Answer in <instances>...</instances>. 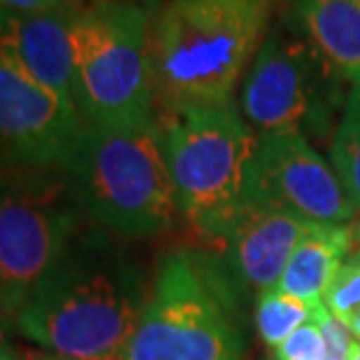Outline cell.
I'll return each mask as SVG.
<instances>
[{
    "label": "cell",
    "instance_id": "ffe728a7",
    "mask_svg": "<svg viewBox=\"0 0 360 360\" xmlns=\"http://www.w3.org/2000/svg\"><path fill=\"white\" fill-rule=\"evenodd\" d=\"M0 360H17V356H14V351L10 347V342L5 340L3 333H0Z\"/></svg>",
    "mask_w": 360,
    "mask_h": 360
},
{
    "label": "cell",
    "instance_id": "30bf717a",
    "mask_svg": "<svg viewBox=\"0 0 360 360\" xmlns=\"http://www.w3.org/2000/svg\"><path fill=\"white\" fill-rule=\"evenodd\" d=\"M323 75H335L309 40L274 28L260 44L242 89V112L260 133L297 130L321 101Z\"/></svg>",
    "mask_w": 360,
    "mask_h": 360
},
{
    "label": "cell",
    "instance_id": "9a60e30c",
    "mask_svg": "<svg viewBox=\"0 0 360 360\" xmlns=\"http://www.w3.org/2000/svg\"><path fill=\"white\" fill-rule=\"evenodd\" d=\"M314 309L297 297L283 293L279 288L265 290L258 297L256 307V328L267 347H281L297 328L311 321Z\"/></svg>",
    "mask_w": 360,
    "mask_h": 360
},
{
    "label": "cell",
    "instance_id": "7c38bea8",
    "mask_svg": "<svg viewBox=\"0 0 360 360\" xmlns=\"http://www.w3.org/2000/svg\"><path fill=\"white\" fill-rule=\"evenodd\" d=\"M311 226L309 221L290 214L244 202L221 237L231 247L237 274L249 286L265 293L277 288L290 256Z\"/></svg>",
    "mask_w": 360,
    "mask_h": 360
},
{
    "label": "cell",
    "instance_id": "8992f818",
    "mask_svg": "<svg viewBox=\"0 0 360 360\" xmlns=\"http://www.w3.org/2000/svg\"><path fill=\"white\" fill-rule=\"evenodd\" d=\"M70 184L0 170V319H17L77 240Z\"/></svg>",
    "mask_w": 360,
    "mask_h": 360
},
{
    "label": "cell",
    "instance_id": "7402d4cb",
    "mask_svg": "<svg viewBox=\"0 0 360 360\" xmlns=\"http://www.w3.org/2000/svg\"><path fill=\"white\" fill-rule=\"evenodd\" d=\"M349 228H351V235H354V240L360 242V214H358V217H354V221L349 224Z\"/></svg>",
    "mask_w": 360,
    "mask_h": 360
},
{
    "label": "cell",
    "instance_id": "3957f363",
    "mask_svg": "<svg viewBox=\"0 0 360 360\" xmlns=\"http://www.w3.org/2000/svg\"><path fill=\"white\" fill-rule=\"evenodd\" d=\"M65 170L82 210L119 235L163 233L179 212L156 121L126 128L86 124Z\"/></svg>",
    "mask_w": 360,
    "mask_h": 360
},
{
    "label": "cell",
    "instance_id": "5b68a950",
    "mask_svg": "<svg viewBox=\"0 0 360 360\" xmlns=\"http://www.w3.org/2000/svg\"><path fill=\"white\" fill-rule=\"evenodd\" d=\"M156 124L179 212L221 235L244 205L258 140L233 103L160 112Z\"/></svg>",
    "mask_w": 360,
    "mask_h": 360
},
{
    "label": "cell",
    "instance_id": "52a82bcc",
    "mask_svg": "<svg viewBox=\"0 0 360 360\" xmlns=\"http://www.w3.org/2000/svg\"><path fill=\"white\" fill-rule=\"evenodd\" d=\"M124 360H240L231 321L188 256L163 260Z\"/></svg>",
    "mask_w": 360,
    "mask_h": 360
},
{
    "label": "cell",
    "instance_id": "7a4b0ae2",
    "mask_svg": "<svg viewBox=\"0 0 360 360\" xmlns=\"http://www.w3.org/2000/svg\"><path fill=\"white\" fill-rule=\"evenodd\" d=\"M277 0H167L151 24L160 112L228 105L265 40Z\"/></svg>",
    "mask_w": 360,
    "mask_h": 360
},
{
    "label": "cell",
    "instance_id": "603a6c76",
    "mask_svg": "<svg viewBox=\"0 0 360 360\" xmlns=\"http://www.w3.org/2000/svg\"><path fill=\"white\" fill-rule=\"evenodd\" d=\"M126 3H135V5L144 7V10H149V7H156L158 5V0H126Z\"/></svg>",
    "mask_w": 360,
    "mask_h": 360
},
{
    "label": "cell",
    "instance_id": "e0dca14e",
    "mask_svg": "<svg viewBox=\"0 0 360 360\" xmlns=\"http://www.w3.org/2000/svg\"><path fill=\"white\" fill-rule=\"evenodd\" d=\"M323 304L344 326H349V321L360 311V258L349 260L340 267L330 288L326 290Z\"/></svg>",
    "mask_w": 360,
    "mask_h": 360
},
{
    "label": "cell",
    "instance_id": "2e32d148",
    "mask_svg": "<svg viewBox=\"0 0 360 360\" xmlns=\"http://www.w3.org/2000/svg\"><path fill=\"white\" fill-rule=\"evenodd\" d=\"M330 156L337 179L360 212V98L356 89L351 91L347 112L333 137Z\"/></svg>",
    "mask_w": 360,
    "mask_h": 360
},
{
    "label": "cell",
    "instance_id": "ac0fdd59",
    "mask_svg": "<svg viewBox=\"0 0 360 360\" xmlns=\"http://www.w3.org/2000/svg\"><path fill=\"white\" fill-rule=\"evenodd\" d=\"M328 344L321 328L309 321L277 347V360H326Z\"/></svg>",
    "mask_w": 360,
    "mask_h": 360
},
{
    "label": "cell",
    "instance_id": "5bb4252c",
    "mask_svg": "<svg viewBox=\"0 0 360 360\" xmlns=\"http://www.w3.org/2000/svg\"><path fill=\"white\" fill-rule=\"evenodd\" d=\"M295 10L330 70L360 86V0H295Z\"/></svg>",
    "mask_w": 360,
    "mask_h": 360
},
{
    "label": "cell",
    "instance_id": "8fae6325",
    "mask_svg": "<svg viewBox=\"0 0 360 360\" xmlns=\"http://www.w3.org/2000/svg\"><path fill=\"white\" fill-rule=\"evenodd\" d=\"M70 21L68 5L35 14H0V58L75 103Z\"/></svg>",
    "mask_w": 360,
    "mask_h": 360
},
{
    "label": "cell",
    "instance_id": "d6986e66",
    "mask_svg": "<svg viewBox=\"0 0 360 360\" xmlns=\"http://www.w3.org/2000/svg\"><path fill=\"white\" fill-rule=\"evenodd\" d=\"M68 0H0V14H35L63 7Z\"/></svg>",
    "mask_w": 360,
    "mask_h": 360
},
{
    "label": "cell",
    "instance_id": "484cf974",
    "mask_svg": "<svg viewBox=\"0 0 360 360\" xmlns=\"http://www.w3.org/2000/svg\"><path fill=\"white\" fill-rule=\"evenodd\" d=\"M356 89V94H358V98H360V86H354Z\"/></svg>",
    "mask_w": 360,
    "mask_h": 360
},
{
    "label": "cell",
    "instance_id": "6da1fadb",
    "mask_svg": "<svg viewBox=\"0 0 360 360\" xmlns=\"http://www.w3.org/2000/svg\"><path fill=\"white\" fill-rule=\"evenodd\" d=\"M147 295L133 265L86 240L70 247L14 319L19 333L72 360H124Z\"/></svg>",
    "mask_w": 360,
    "mask_h": 360
},
{
    "label": "cell",
    "instance_id": "277c9868",
    "mask_svg": "<svg viewBox=\"0 0 360 360\" xmlns=\"http://www.w3.org/2000/svg\"><path fill=\"white\" fill-rule=\"evenodd\" d=\"M75 105L91 126L149 124L154 114L149 10L126 0H94L72 10Z\"/></svg>",
    "mask_w": 360,
    "mask_h": 360
},
{
    "label": "cell",
    "instance_id": "9c48e42d",
    "mask_svg": "<svg viewBox=\"0 0 360 360\" xmlns=\"http://www.w3.org/2000/svg\"><path fill=\"white\" fill-rule=\"evenodd\" d=\"M86 128L77 105L0 58V170L42 172L70 160Z\"/></svg>",
    "mask_w": 360,
    "mask_h": 360
},
{
    "label": "cell",
    "instance_id": "d4e9b609",
    "mask_svg": "<svg viewBox=\"0 0 360 360\" xmlns=\"http://www.w3.org/2000/svg\"><path fill=\"white\" fill-rule=\"evenodd\" d=\"M349 360H360V344H358V342L351 344V354H349Z\"/></svg>",
    "mask_w": 360,
    "mask_h": 360
},
{
    "label": "cell",
    "instance_id": "4316f807",
    "mask_svg": "<svg viewBox=\"0 0 360 360\" xmlns=\"http://www.w3.org/2000/svg\"><path fill=\"white\" fill-rule=\"evenodd\" d=\"M274 360H277V358H274Z\"/></svg>",
    "mask_w": 360,
    "mask_h": 360
},
{
    "label": "cell",
    "instance_id": "44dd1931",
    "mask_svg": "<svg viewBox=\"0 0 360 360\" xmlns=\"http://www.w3.org/2000/svg\"><path fill=\"white\" fill-rule=\"evenodd\" d=\"M349 330H351V337H354V340L360 344V311L349 321Z\"/></svg>",
    "mask_w": 360,
    "mask_h": 360
},
{
    "label": "cell",
    "instance_id": "83f0119b",
    "mask_svg": "<svg viewBox=\"0 0 360 360\" xmlns=\"http://www.w3.org/2000/svg\"><path fill=\"white\" fill-rule=\"evenodd\" d=\"M358 258H360V256H358Z\"/></svg>",
    "mask_w": 360,
    "mask_h": 360
},
{
    "label": "cell",
    "instance_id": "ba28073f",
    "mask_svg": "<svg viewBox=\"0 0 360 360\" xmlns=\"http://www.w3.org/2000/svg\"><path fill=\"white\" fill-rule=\"evenodd\" d=\"M244 202L309 224H344L358 212L335 170L297 130L267 133L258 140Z\"/></svg>",
    "mask_w": 360,
    "mask_h": 360
},
{
    "label": "cell",
    "instance_id": "cb8c5ba5",
    "mask_svg": "<svg viewBox=\"0 0 360 360\" xmlns=\"http://www.w3.org/2000/svg\"><path fill=\"white\" fill-rule=\"evenodd\" d=\"M30 360H72V358H63V356L49 354V356H30Z\"/></svg>",
    "mask_w": 360,
    "mask_h": 360
},
{
    "label": "cell",
    "instance_id": "4fadbf2b",
    "mask_svg": "<svg viewBox=\"0 0 360 360\" xmlns=\"http://www.w3.org/2000/svg\"><path fill=\"white\" fill-rule=\"evenodd\" d=\"M354 235L344 224H314L297 244L283 270L277 288L297 297L311 309L323 307L326 290L330 288L344 256L354 249Z\"/></svg>",
    "mask_w": 360,
    "mask_h": 360
}]
</instances>
